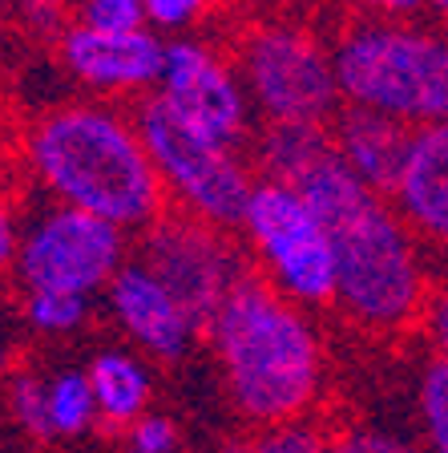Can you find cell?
<instances>
[{"label":"cell","instance_id":"cell-1","mask_svg":"<svg viewBox=\"0 0 448 453\" xmlns=\"http://www.w3.org/2000/svg\"><path fill=\"white\" fill-rule=\"evenodd\" d=\"M336 247V311L368 336H404L421 328L432 296L424 239L404 223L388 195H376L327 154L299 179Z\"/></svg>","mask_w":448,"mask_h":453},{"label":"cell","instance_id":"cell-2","mask_svg":"<svg viewBox=\"0 0 448 453\" xmlns=\"http://www.w3.org/2000/svg\"><path fill=\"white\" fill-rule=\"evenodd\" d=\"M20 166L37 198L97 215L141 235L166 215V190L138 130L118 102H53L20 134Z\"/></svg>","mask_w":448,"mask_h":453},{"label":"cell","instance_id":"cell-3","mask_svg":"<svg viewBox=\"0 0 448 453\" xmlns=\"http://www.w3.org/2000/svg\"><path fill=\"white\" fill-rule=\"evenodd\" d=\"M234 413L254 429L308 421L327 393V344L308 308L247 275L206 324Z\"/></svg>","mask_w":448,"mask_h":453},{"label":"cell","instance_id":"cell-4","mask_svg":"<svg viewBox=\"0 0 448 453\" xmlns=\"http://www.w3.org/2000/svg\"><path fill=\"white\" fill-rule=\"evenodd\" d=\"M344 105L408 130L448 122V28L421 17H360L331 41Z\"/></svg>","mask_w":448,"mask_h":453},{"label":"cell","instance_id":"cell-5","mask_svg":"<svg viewBox=\"0 0 448 453\" xmlns=\"http://www.w3.org/2000/svg\"><path fill=\"white\" fill-rule=\"evenodd\" d=\"M239 235L254 267L283 300L308 311L336 308V247L323 219L291 182L254 179Z\"/></svg>","mask_w":448,"mask_h":453},{"label":"cell","instance_id":"cell-6","mask_svg":"<svg viewBox=\"0 0 448 453\" xmlns=\"http://www.w3.org/2000/svg\"><path fill=\"white\" fill-rule=\"evenodd\" d=\"M130 259L133 243L122 226L37 198L33 207H25L12 280L20 292H61L97 300Z\"/></svg>","mask_w":448,"mask_h":453},{"label":"cell","instance_id":"cell-7","mask_svg":"<svg viewBox=\"0 0 448 453\" xmlns=\"http://www.w3.org/2000/svg\"><path fill=\"white\" fill-rule=\"evenodd\" d=\"M262 126H331L344 110L331 45L295 25L251 28L234 53Z\"/></svg>","mask_w":448,"mask_h":453},{"label":"cell","instance_id":"cell-8","mask_svg":"<svg viewBox=\"0 0 448 453\" xmlns=\"http://www.w3.org/2000/svg\"><path fill=\"white\" fill-rule=\"evenodd\" d=\"M133 118H138L158 182L166 190V207H174L186 219H198V223L218 226V231H239L243 207L254 190V179H259V174H251L243 154L182 130L154 97L138 102Z\"/></svg>","mask_w":448,"mask_h":453},{"label":"cell","instance_id":"cell-9","mask_svg":"<svg viewBox=\"0 0 448 453\" xmlns=\"http://www.w3.org/2000/svg\"><path fill=\"white\" fill-rule=\"evenodd\" d=\"M133 255L186 303V311L202 324V332L226 296L251 275L243 247L231 239V231H218V226L186 219L178 211H166L154 226H146Z\"/></svg>","mask_w":448,"mask_h":453},{"label":"cell","instance_id":"cell-10","mask_svg":"<svg viewBox=\"0 0 448 453\" xmlns=\"http://www.w3.org/2000/svg\"><path fill=\"white\" fill-rule=\"evenodd\" d=\"M154 102L174 118L182 130L206 142L239 150L251 138V97L239 77V65L223 49L198 37L166 41V65L154 89Z\"/></svg>","mask_w":448,"mask_h":453},{"label":"cell","instance_id":"cell-11","mask_svg":"<svg viewBox=\"0 0 448 453\" xmlns=\"http://www.w3.org/2000/svg\"><path fill=\"white\" fill-rule=\"evenodd\" d=\"M57 61L97 102L118 97H154L166 65V37L154 28L138 33H97L85 25H69L57 37Z\"/></svg>","mask_w":448,"mask_h":453},{"label":"cell","instance_id":"cell-12","mask_svg":"<svg viewBox=\"0 0 448 453\" xmlns=\"http://www.w3.org/2000/svg\"><path fill=\"white\" fill-rule=\"evenodd\" d=\"M102 303L125 344L146 360H158V365L182 360L202 332V324L186 311V303L178 300L138 255L110 280Z\"/></svg>","mask_w":448,"mask_h":453},{"label":"cell","instance_id":"cell-13","mask_svg":"<svg viewBox=\"0 0 448 453\" xmlns=\"http://www.w3.org/2000/svg\"><path fill=\"white\" fill-rule=\"evenodd\" d=\"M392 203L437 255L448 251V122L412 130Z\"/></svg>","mask_w":448,"mask_h":453},{"label":"cell","instance_id":"cell-14","mask_svg":"<svg viewBox=\"0 0 448 453\" xmlns=\"http://www.w3.org/2000/svg\"><path fill=\"white\" fill-rule=\"evenodd\" d=\"M331 134V150L336 158L352 170L355 179L364 182L368 190L392 198L396 179L404 170V158H408V142L412 130L383 113L360 110V105H344V110L331 118L327 126Z\"/></svg>","mask_w":448,"mask_h":453},{"label":"cell","instance_id":"cell-15","mask_svg":"<svg viewBox=\"0 0 448 453\" xmlns=\"http://www.w3.org/2000/svg\"><path fill=\"white\" fill-rule=\"evenodd\" d=\"M89 385H94L97 417L105 434L122 437L133 421L154 413V368L141 352L130 344H102L94 357L85 360Z\"/></svg>","mask_w":448,"mask_h":453},{"label":"cell","instance_id":"cell-16","mask_svg":"<svg viewBox=\"0 0 448 453\" xmlns=\"http://www.w3.org/2000/svg\"><path fill=\"white\" fill-rule=\"evenodd\" d=\"M331 154V134L327 126H262L254 138V162H259V179L291 182L315 170Z\"/></svg>","mask_w":448,"mask_h":453},{"label":"cell","instance_id":"cell-17","mask_svg":"<svg viewBox=\"0 0 448 453\" xmlns=\"http://www.w3.org/2000/svg\"><path fill=\"white\" fill-rule=\"evenodd\" d=\"M45 388H49V429L53 441H81L94 429H102L97 417V401H94V385L85 365H61L53 372H45Z\"/></svg>","mask_w":448,"mask_h":453},{"label":"cell","instance_id":"cell-18","mask_svg":"<svg viewBox=\"0 0 448 453\" xmlns=\"http://www.w3.org/2000/svg\"><path fill=\"white\" fill-rule=\"evenodd\" d=\"M94 320V300L61 292H20V324L45 340H65Z\"/></svg>","mask_w":448,"mask_h":453},{"label":"cell","instance_id":"cell-19","mask_svg":"<svg viewBox=\"0 0 448 453\" xmlns=\"http://www.w3.org/2000/svg\"><path fill=\"white\" fill-rule=\"evenodd\" d=\"M416 437L429 453H448V360L429 357L416 377Z\"/></svg>","mask_w":448,"mask_h":453},{"label":"cell","instance_id":"cell-20","mask_svg":"<svg viewBox=\"0 0 448 453\" xmlns=\"http://www.w3.org/2000/svg\"><path fill=\"white\" fill-rule=\"evenodd\" d=\"M4 401H9V413L20 434H28L33 441H53L45 372H37V368H17L9 377V388H4Z\"/></svg>","mask_w":448,"mask_h":453},{"label":"cell","instance_id":"cell-21","mask_svg":"<svg viewBox=\"0 0 448 453\" xmlns=\"http://www.w3.org/2000/svg\"><path fill=\"white\" fill-rule=\"evenodd\" d=\"M327 453H429L416 434H404L396 425L355 421L336 434H327Z\"/></svg>","mask_w":448,"mask_h":453},{"label":"cell","instance_id":"cell-22","mask_svg":"<svg viewBox=\"0 0 448 453\" xmlns=\"http://www.w3.org/2000/svg\"><path fill=\"white\" fill-rule=\"evenodd\" d=\"M77 25L97 33H138L146 28V0H77Z\"/></svg>","mask_w":448,"mask_h":453},{"label":"cell","instance_id":"cell-23","mask_svg":"<svg viewBox=\"0 0 448 453\" xmlns=\"http://www.w3.org/2000/svg\"><path fill=\"white\" fill-rule=\"evenodd\" d=\"M251 445L254 453H327V434L315 429L311 421H291V425L262 429Z\"/></svg>","mask_w":448,"mask_h":453},{"label":"cell","instance_id":"cell-24","mask_svg":"<svg viewBox=\"0 0 448 453\" xmlns=\"http://www.w3.org/2000/svg\"><path fill=\"white\" fill-rule=\"evenodd\" d=\"M125 453H178L182 434H178V421L166 413H146L141 421H133L122 434Z\"/></svg>","mask_w":448,"mask_h":453},{"label":"cell","instance_id":"cell-25","mask_svg":"<svg viewBox=\"0 0 448 453\" xmlns=\"http://www.w3.org/2000/svg\"><path fill=\"white\" fill-rule=\"evenodd\" d=\"M206 9H210V0H146V28H154L158 37L166 33L182 37L206 17Z\"/></svg>","mask_w":448,"mask_h":453},{"label":"cell","instance_id":"cell-26","mask_svg":"<svg viewBox=\"0 0 448 453\" xmlns=\"http://www.w3.org/2000/svg\"><path fill=\"white\" fill-rule=\"evenodd\" d=\"M17 17L37 37H61L73 25L65 17V0H17Z\"/></svg>","mask_w":448,"mask_h":453},{"label":"cell","instance_id":"cell-27","mask_svg":"<svg viewBox=\"0 0 448 453\" xmlns=\"http://www.w3.org/2000/svg\"><path fill=\"white\" fill-rule=\"evenodd\" d=\"M20 223H25V207H20L17 195L0 182V275H12L17 247H20Z\"/></svg>","mask_w":448,"mask_h":453},{"label":"cell","instance_id":"cell-28","mask_svg":"<svg viewBox=\"0 0 448 453\" xmlns=\"http://www.w3.org/2000/svg\"><path fill=\"white\" fill-rule=\"evenodd\" d=\"M421 332L429 340L432 357H444L448 360V283H437L424 303V316H421Z\"/></svg>","mask_w":448,"mask_h":453},{"label":"cell","instance_id":"cell-29","mask_svg":"<svg viewBox=\"0 0 448 453\" xmlns=\"http://www.w3.org/2000/svg\"><path fill=\"white\" fill-rule=\"evenodd\" d=\"M347 4L364 17H416L424 9V0H347Z\"/></svg>","mask_w":448,"mask_h":453},{"label":"cell","instance_id":"cell-30","mask_svg":"<svg viewBox=\"0 0 448 453\" xmlns=\"http://www.w3.org/2000/svg\"><path fill=\"white\" fill-rule=\"evenodd\" d=\"M424 9H429V12H432V17H437V20H440V25H444V28H448V0H424Z\"/></svg>","mask_w":448,"mask_h":453},{"label":"cell","instance_id":"cell-31","mask_svg":"<svg viewBox=\"0 0 448 453\" xmlns=\"http://www.w3.org/2000/svg\"><path fill=\"white\" fill-rule=\"evenodd\" d=\"M218 453H254V445L251 441H231V445H223Z\"/></svg>","mask_w":448,"mask_h":453},{"label":"cell","instance_id":"cell-32","mask_svg":"<svg viewBox=\"0 0 448 453\" xmlns=\"http://www.w3.org/2000/svg\"><path fill=\"white\" fill-rule=\"evenodd\" d=\"M440 272H444V283H448V251H440Z\"/></svg>","mask_w":448,"mask_h":453},{"label":"cell","instance_id":"cell-33","mask_svg":"<svg viewBox=\"0 0 448 453\" xmlns=\"http://www.w3.org/2000/svg\"><path fill=\"white\" fill-rule=\"evenodd\" d=\"M0 17H4V0H0Z\"/></svg>","mask_w":448,"mask_h":453}]
</instances>
